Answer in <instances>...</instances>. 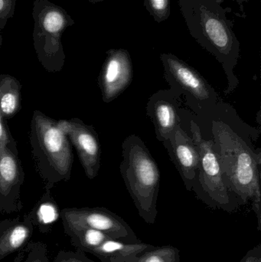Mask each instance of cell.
I'll return each instance as SVG.
<instances>
[{
  "instance_id": "obj_1",
  "label": "cell",
  "mask_w": 261,
  "mask_h": 262,
  "mask_svg": "<svg viewBox=\"0 0 261 262\" xmlns=\"http://www.w3.org/2000/svg\"><path fill=\"white\" fill-rule=\"evenodd\" d=\"M213 141L221 163L239 205L252 202L261 231L260 149L241 137L222 121H213Z\"/></svg>"
},
{
  "instance_id": "obj_2",
  "label": "cell",
  "mask_w": 261,
  "mask_h": 262,
  "mask_svg": "<svg viewBox=\"0 0 261 262\" xmlns=\"http://www.w3.org/2000/svg\"><path fill=\"white\" fill-rule=\"evenodd\" d=\"M192 35L222 64L228 79L226 95L239 84L234 73L239 57V42L218 0H179Z\"/></svg>"
},
{
  "instance_id": "obj_3",
  "label": "cell",
  "mask_w": 261,
  "mask_h": 262,
  "mask_svg": "<svg viewBox=\"0 0 261 262\" xmlns=\"http://www.w3.org/2000/svg\"><path fill=\"white\" fill-rule=\"evenodd\" d=\"M122 157L121 177L138 213L146 223L154 224L160 185L159 166L145 143L135 134L124 140Z\"/></svg>"
},
{
  "instance_id": "obj_4",
  "label": "cell",
  "mask_w": 261,
  "mask_h": 262,
  "mask_svg": "<svg viewBox=\"0 0 261 262\" xmlns=\"http://www.w3.org/2000/svg\"><path fill=\"white\" fill-rule=\"evenodd\" d=\"M190 131L199 154V171L193 190L209 207L234 212L240 205L230 189L214 141L204 138L194 121L190 122Z\"/></svg>"
},
{
  "instance_id": "obj_5",
  "label": "cell",
  "mask_w": 261,
  "mask_h": 262,
  "mask_svg": "<svg viewBox=\"0 0 261 262\" xmlns=\"http://www.w3.org/2000/svg\"><path fill=\"white\" fill-rule=\"evenodd\" d=\"M32 17V36L38 60L49 72L61 70L65 59L61 38L75 21L65 9L49 0H35Z\"/></svg>"
},
{
  "instance_id": "obj_6",
  "label": "cell",
  "mask_w": 261,
  "mask_h": 262,
  "mask_svg": "<svg viewBox=\"0 0 261 262\" xmlns=\"http://www.w3.org/2000/svg\"><path fill=\"white\" fill-rule=\"evenodd\" d=\"M160 58L171 90L184 95L193 108L204 110L217 104L216 91L196 69L172 54H162Z\"/></svg>"
},
{
  "instance_id": "obj_7",
  "label": "cell",
  "mask_w": 261,
  "mask_h": 262,
  "mask_svg": "<svg viewBox=\"0 0 261 262\" xmlns=\"http://www.w3.org/2000/svg\"><path fill=\"white\" fill-rule=\"evenodd\" d=\"M62 218L67 233L81 229H93L125 243L140 242L121 216L105 208L64 209Z\"/></svg>"
},
{
  "instance_id": "obj_8",
  "label": "cell",
  "mask_w": 261,
  "mask_h": 262,
  "mask_svg": "<svg viewBox=\"0 0 261 262\" xmlns=\"http://www.w3.org/2000/svg\"><path fill=\"white\" fill-rule=\"evenodd\" d=\"M33 131L38 149L51 168L61 177H67L72 169V149L67 136L56 121L36 112L33 118Z\"/></svg>"
},
{
  "instance_id": "obj_9",
  "label": "cell",
  "mask_w": 261,
  "mask_h": 262,
  "mask_svg": "<svg viewBox=\"0 0 261 262\" xmlns=\"http://www.w3.org/2000/svg\"><path fill=\"white\" fill-rule=\"evenodd\" d=\"M57 124L76 147L86 176L90 180L94 179L101 168V155L96 131L78 119L60 120Z\"/></svg>"
},
{
  "instance_id": "obj_10",
  "label": "cell",
  "mask_w": 261,
  "mask_h": 262,
  "mask_svg": "<svg viewBox=\"0 0 261 262\" xmlns=\"http://www.w3.org/2000/svg\"><path fill=\"white\" fill-rule=\"evenodd\" d=\"M107 54L98 81L103 101L108 104L116 100L131 84L133 70L127 51L112 49Z\"/></svg>"
},
{
  "instance_id": "obj_11",
  "label": "cell",
  "mask_w": 261,
  "mask_h": 262,
  "mask_svg": "<svg viewBox=\"0 0 261 262\" xmlns=\"http://www.w3.org/2000/svg\"><path fill=\"white\" fill-rule=\"evenodd\" d=\"M162 143L187 190H193L199 168V154L193 138L179 124Z\"/></svg>"
},
{
  "instance_id": "obj_12",
  "label": "cell",
  "mask_w": 261,
  "mask_h": 262,
  "mask_svg": "<svg viewBox=\"0 0 261 262\" xmlns=\"http://www.w3.org/2000/svg\"><path fill=\"white\" fill-rule=\"evenodd\" d=\"M178 95L173 91L161 90L153 94L147 105V115L154 125L156 139L161 143L170 137L181 124Z\"/></svg>"
},
{
  "instance_id": "obj_13",
  "label": "cell",
  "mask_w": 261,
  "mask_h": 262,
  "mask_svg": "<svg viewBox=\"0 0 261 262\" xmlns=\"http://www.w3.org/2000/svg\"><path fill=\"white\" fill-rule=\"evenodd\" d=\"M153 246V245L147 244L141 241L136 243H127L110 238L89 253L95 255L102 262H124Z\"/></svg>"
},
{
  "instance_id": "obj_14",
  "label": "cell",
  "mask_w": 261,
  "mask_h": 262,
  "mask_svg": "<svg viewBox=\"0 0 261 262\" xmlns=\"http://www.w3.org/2000/svg\"><path fill=\"white\" fill-rule=\"evenodd\" d=\"M21 87L10 75L0 77V115L3 118L13 116L20 107Z\"/></svg>"
},
{
  "instance_id": "obj_15",
  "label": "cell",
  "mask_w": 261,
  "mask_h": 262,
  "mask_svg": "<svg viewBox=\"0 0 261 262\" xmlns=\"http://www.w3.org/2000/svg\"><path fill=\"white\" fill-rule=\"evenodd\" d=\"M19 166L16 157L6 147L0 152V192L9 193L18 181Z\"/></svg>"
},
{
  "instance_id": "obj_16",
  "label": "cell",
  "mask_w": 261,
  "mask_h": 262,
  "mask_svg": "<svg viewBox=\"0 0 261 262\" xmlns=\"http://www.w3.org/2000/svg\"><path fill=\"white\" fill-rule=\"evenodd\" d=\"M31 229L25 224H18L8 229L0 236V258L19 249L30 236Z\"/></svg>"
},
{
  "instance_id": "obj_17",
  "label": "cell",
  "mask_w": 261,
  "mask_h": 262,
  "mask_svg": "<svg viewBox=\"0 0 261 262\" xmlns=\"http://www.w3.org/2000/svg\"><path fill=\"white\" fill-rule=\"evenodd\" d=\"M124 262H180V252L177 248L170 245L154 246Z\"/></svg>"
},
{
  "instance_id": "obj_18",
  "label": "cell",
  "mask_w": 261,
  "mask_h": 262,
  "mask_svg": "<svg viewBox=\"0 0 261 262\" xmlns=\"http://www.w3.org/2000/svg\"><path fill=\"white\" fill-rule=\"evenodd\" d=\"M75 244L84 252H90L101 246L106 240L111 237L104 232L93 229H84L69 232Z\"/></svg>"
},
{
  "instance_id": "obj_19",
  "label": "cell",
  "mask_w": 261,
  "mask_h": 262,
  "mask_svg": "<svg viewBox=\"0 0 261 262\" xmlns=\"http://www.w3.org/2000/svg\"><path fill=\"white\" fill-rule=\"evenodd\" d=\"M146 6L158 21L168 18L170 15V0H145Z\"/></svg>"
},
{
  "instance_id": "obj_20",
  "label": "cell",
  "mask_w": 261,
  "mask_h": 262,
  "mask_svg": "<svg viewBox=\"0 0 261 262\" xmlns=\"http://www.w3.org/2000/svg\"><path fill=\"white\" fill-rule=\"evenodd\" d=\"M15 3L16 0H0V47L3 43L2 32L15 13Z\"/></svg>"
},
{
  "instance_id": "obj_21",
  "label": "cell",
  "mask_w": 261,
  "mask_h": 262,
  "mask_svg": "<svg viewBox=\"0 0 261 262\" xmlns=\"http://www.w3.org/2000/svg\"><path fill=\"white\" fill-rule=\"evenodd\" d=\"M58 219L56 209L50 204H44L38 211V220L41 224L47 226L52 224Z\"/></svg>"
},
{
  "instance_id": "obj_22",
  "label": "cell",
  "mask_w": 261,
  "mask_h": 262,
  "mask_svg": "<svg viewBox=\"0 0 261 262\" xmlns=\"http://www.w3.org/2000/svg\"><path fill=\"white\" fill-rule=\"evenodd\" d=\"M55 262H92L85 258V256L81 254L66 253L61 252L59 254Z\"/></svg>"
},
{
  "instance_id": "obj_23",
  "label": "cell",
  "mask_w": 261,
  "mask_h": 262,
  "mask_svg": "<svg viewBox=\"0 0 261 262\" xmlns=\"http://www.w3.org/2000/svg\"><path fill=\"white\" fill-rule=\"evenodd\" d=\"M239 262H261V243L250 249Z\"/></svg>"
},
{
  "instance_id": "obj_24",
  "label": "cell",
  "mask_w": 261,
  "mask_h": 262,
  "mask_svg": "<svg viewBox=\"0 0 261 262\" xmlns=\"http://www.w3.org/2000/svg\"><path fill=\"white\" fill-rule=\"evenodd\" d=\"M3 119V117L0 115V152L7 147L9 142V136Z\"/></svg>"
},
{
  "instance_id": "obj_25",
  "label": "cell",
  "mask_w": 261,
  "mask_h": 262,
  "mask_svg": "<svg viewBox=\"0 0 261 262\" xmlns=\"http://www.w3.org/2000/svg\"><path fill=\"white\" fill-rule=\"evenodd\" d=\"M29 262H44L42 261V260L41 259H38V258H35V259L31 260Z\"/></svg>"
},
{
  "instance_id": "obj_26",
  "label": "cell",
  "mask_w": 261,
  "mask_h": 262,
  "mask_svg": "<svg viewBox=\"0 0 261 262\" xmlns=\"http://www.w3.org/2000/svg\"><path fill=\"white\" fill-rule=\"evenodd\" d=\"M88 1H90V3H98V2L102 1V0H88Z\"/></svg>"
}]
</instances>
